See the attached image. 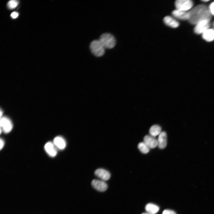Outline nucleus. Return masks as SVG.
Masks as SVG:
<instances>
[{"mask_svg":"<svg viewBox=\"0 0 214 214\" xmlns=\"http://www.w3.org/2000/svg\"><path fill=\"white\" fill-rule=\"evenodd\" d=\"M95 174L104 181L108 180L111 177V174L109 172L103 169H96L95 172Z\"/></svg>","mask_w":214,"mask_h":214,"instance_id":"nucleus-9","label":"nucleus"},{"mask_svg":"<svg viewBox=\"0 0 214 214\" xmlns=\"http://www.w3.org/2000/svg\"><path fill=\"white\" fill-rule=\"evenodd\" d=\"M202 37L208 42L214 40V29H207L202 34Z\"/></svg>","mask_w":214,"mask_h":214,"instance_id":"nucleus-15","label":"nucleus"},{"mask_svg":"<svg viewBox=\"0 0 214 214\" xmlns=\"http://www.w3.org/2000/svg\"><path fill=\"white\" fill-rule=\"evenodd\" d=\"M161 132V128L158 125H154L152 126L149 130V133L150 136L154 137L159 135Z\"/></svg>","mask_w":214,"mask_h":214,"instance_id":"nucleus-17","label":"nucleus"},{"mask_svg":"<svg viewBox=\"0 0 214 214\" xmlns=\"http://www.w3.org/2000/svg\"><path fill=\"white\" fill-rule=\"evenodd\" d=\"M172 15L175 18L183 20H188L190 18L189 12L182 11L177 9L173 10L172 12Z\"/></svg>","mask_w":214,"mask_h":214,"instance_id":"nucleus-8","label":"nucleus"},{"mask_svg":"<svg viewBox=\"0 0 214 214\" xmlns=\"http://www.w3.org/2000/svg\"><path fill=\"white\" fill-rule=\"evenodd\" d=\"M210 20H204L197 23L194 29L195 33L197 34H202L209 29L210 26Z\"/></svg>","mask_w":214,"mask_h":214,"instance_id":"nucleus-5","label":"nucleus"},{"mask_svg":"<svg viewBox=\"0 0 214 214\" xmlns=\"http://www.w3.org/2000/svg\"><path fill=\"white\" fill-rule=\"evenodd\" d=\"M144 142L150 149L154 148L158 145L157 140L151 136H145L144 138Z\"/></svg>","mask_w":214,"mask_h":214,"instance_id":"nucleus-10","label":"nucleus"},{"mask_svg":"<svg viewBox=\"0 0 214 214\" xmlns=\"http://www.w3.org/2000/svg\"><path fill=\"white\" fill-rule=\"evenodd\" d=\"M193 5V2L190 0H177L175 2L176 9L187 11L191 9Z\"/></svg>","mask_w":214,"mask_h":214,"instance_id":"nucleus-4","label":"nucleus"},{"mask_svg":"<svg viewBox=\"0 0 214 214\" xmlns=\"http://www.w3.org/2000/svg\"><path fill=\"white\" fill-rule=\"evenodd\" d=\"M202 1L204 2H207L208 1H209V0H202Z\"/></svg>","mask_w":214,"mask_h":214,"instance_id":"nucleus-24","label":"nucleus"},{"mask_svg":"<svg viewBox=\"0 0 214 214\" xmlns=\"http://www.w3.org/2000/svg\"><path fill=\"white\" fill-rule=\"evenodd\" d=\"M45 149L47 153L51 156H55L57 154V151L56 147L51 142L46 143L45 145Z\"/></svg>","mask_w":214,"mask_h":214,"instance_id":"nucleus-13","label":"nucleus"},{"mask_svg":"<svg viewBox=\"0 0 214 214\" xmlns=\"http://www.w3.org/2000/svg\"><path fill=\"white\" fill-rule=\"evenodd\" d=\"M138 148L140 151L144 154L147 153L150 150V148L144 142H140L138 144Z\"/></svg>","mask_w":214,"mask_h":214,"instance_id":"nucleus-18","label":"nucleus"},{"mask_svg":"<svg viewBox=\"0 0 214 214\" xmlns=\"http://www.w3.org/2000/svg\"><path fill=\"white\" fill-rule=\"evenodd\" d=\"M0 126L3 131L7 133L12 130L13 125L10 119L6 117H3L0 119Z\"/></svg>","mask_w":214,"mask_h":214,"instance_id":"nucleus-6","label":"nucleus"},{"mask_svg":"<svg viewBox=\"0 0 214 214\" xmlns=\"http://www.w3.org/2000/svg\"><path fill=\"white\" fill-rule=\"evenodd\" d=\"M141 214H151L150 213H142Z\"/></svg>","mask_w":214,"mask_h":214,"instance_id":"nucleus-25","label":"nucleus"},{"mask_svg":"<svg viewBox=\"0 0 214 214\" xmlns=\"http://www.w3.org/2000/svg\"><path fill=\"white\" fill-rule=\"evenodd\" d=\"M98 40L105 48H112L115 46L116 44L115 37L110 33H105L102 34L100 36Z\"/></svg>","mask_w":214,"mask_h":214,"instance_id":"nucleus-2","label":"nucleus"},{"mask_svg":"<svg viewBox=\"0 0 214 214\" xmlns=\"http://www.w3.org/2000/svg\"><path fill=\"white\" fill-rule=\"evenodd\" d=\"M158 147L161 149L166 147L167 145V135L164 131L161 132L158 135L157 140Z\"/></svg>","mask_w":214,"mask_h":214,"instance_id":"nucleus-11","label":"nucleus"},{"mask_svg":"<svg viewBox=\"0 0 214 214\" xmlns=\"http://www.w3.org/2000/svg\"><path fill=\"white\" fill-rule=\"evenodd\" d=\"M213 29H214V21L213 22Z\"/></svg>","mask_w":214,"mask_h":214,"instance_id":"nucleus-26","label":"nucleus"},{"mask_svg":"<svg viewBox=\"0 0 214 214\" xmlns=\"http://www.w3.org/2000/svg\"><path fill=\"white\" fill-rule=\"evenodd\" d=\"M92 186L97 190L100 192H104L107 189V184L104 181L94 179L91 182Z\"/></svg>","mask_w":214,"mask_h":214,"instance_id":"nucleus-7","label":"nucleus"},{"mask_svg":"<svg viewBox=\"0 0 214 214\" xmlns=\"http://www.w3.org/2000/svg\"><path fill=\"white\" fill-rule=\"evenodd\" d=\"M145 209L147 213L151 214H155L158 212L159 208L156 205L152 203H149L146 205Z\"/></svg>","mask_w":214,"mask_h":214,"instance_id":"nucleus-16","label":"nucleus"},{"mask_svg":"<svg viewBox=\"0 0 214 214\" xmlns=\"http://www.w3.org/2000/svg\"><path fill=\"white\" fill-rule=\"evenodd\" d=\"M208 8L211 15H214V1L210 4Z\"/></svg>","mask_w":214,"mask_h":214,"instance_id":"nucleus-20","label":"nucleus"},{"mask_svg":"<svg viewBox=\"0 0 214 214\" xmlns=\"http://www.w3.org/2000/svg\"><path fill=\"white\" fill-rule=\"evenodd\" d=\"M89 48L92 54L97 57H100L105 54V48L99 40H92L89 45Z\"/></svg>","mask_w":214,"mask_h":214,"instance_id":"nucleus-3","label":"nucleus"},{"mask_svg":"<svg viewBox=\"0 0 214 214\" xmlns=\"http://www.w3.org/2000/svg\"><path fill=\"white\" fill-rule=\"evenodd\" d=\"M4 145V140L1 138L0 139V149L1 150L3 147Z\"/></svg>","mask_w":214,"mask_h":214,"instance_id":"nucleus-23","label":"nucleus"},{"mask_svg":"<svg viewBox=\"0 0 214 214\" xmlns=\"http://www.w3.org/2000/svg\"><path fill=\"white\" fill-rule=\"evenodd\" d=\"M190 18L188 21L192 24L196 25L199 21L207 20H210L211 15L208 8L205 5L200 4L192 8L188 11Z\"/></svg>","mask_w":214,"mask_h":214,"instance_id":"nucleus-1","label":"nucleus"},{"mask_svg":"<svg viewBox=\"0 0 214 214\" xmlns=\"http://www.w3.org/2000/svg\"><path fill=\"white\" fill-rule=\"evenodd\" d=\"M162 214H176V213L172 210H165L163 211Z\"/></svg>","mask_w":214,"mask_h":214,"instance_id":"nucleus-21","label":"nucleus"},{"mask_svg":"<svg viewBox=\"0 0 214 214\" xmlns=\"http://www.w3.org/2000/svg\"><path fill=\"white\" fill-rule=\"evenodd\" d=\"M18 15V13L17 12H13L11 15V17L13 18H17Z\"/></svg>","mask_w":214,"mask_h":214,"instance_id":"nucleus-22","label":"nucleus"},{"mask_svg":"<svg viewBox=\"0 0 214 214\" xmlns=\"http://www.w3.org/2000/svg\"><path fill=\"white\" fill-rule=\"evenodd\" d=\"M163 21L166 25L172 28H176L179 25L178 21L171 16H165L163 19Z\"/></svg>","mask_w":214,"mask_h":214,"instance_id":"nucleus-12","label":"nucleus"},{"mask_svg":"<svg viewBox=\"0 0 214 214\" xmlns=\"http://www.w3.org/2000/svg\"><path fill=\"white\" fill-rule=\"evenodd\" d=\"M53 143L56 147L60 150H63L66 146V142L62 137L58 136L54 140Z\"/></svg>","mask_w":214,"mask_h":214,"instance_id":"nucleus-14","label":"nucleus"},{"mask_svg":"<svg viewBox=\"0 0 214 214\" xmlns=\"http://www.w3.org/2000/svg\"><path fill=\"white\" fill-rule=\"evenodd\" d=\"M18 2L17 1L11 0L9 1L7 3V6L10 9H13L15 8L18 5Z\"/></svg>","mask_w":214,"mask_h":214,"instance_id":"nucleus-19","label":"nucleus"}]
</instances>
